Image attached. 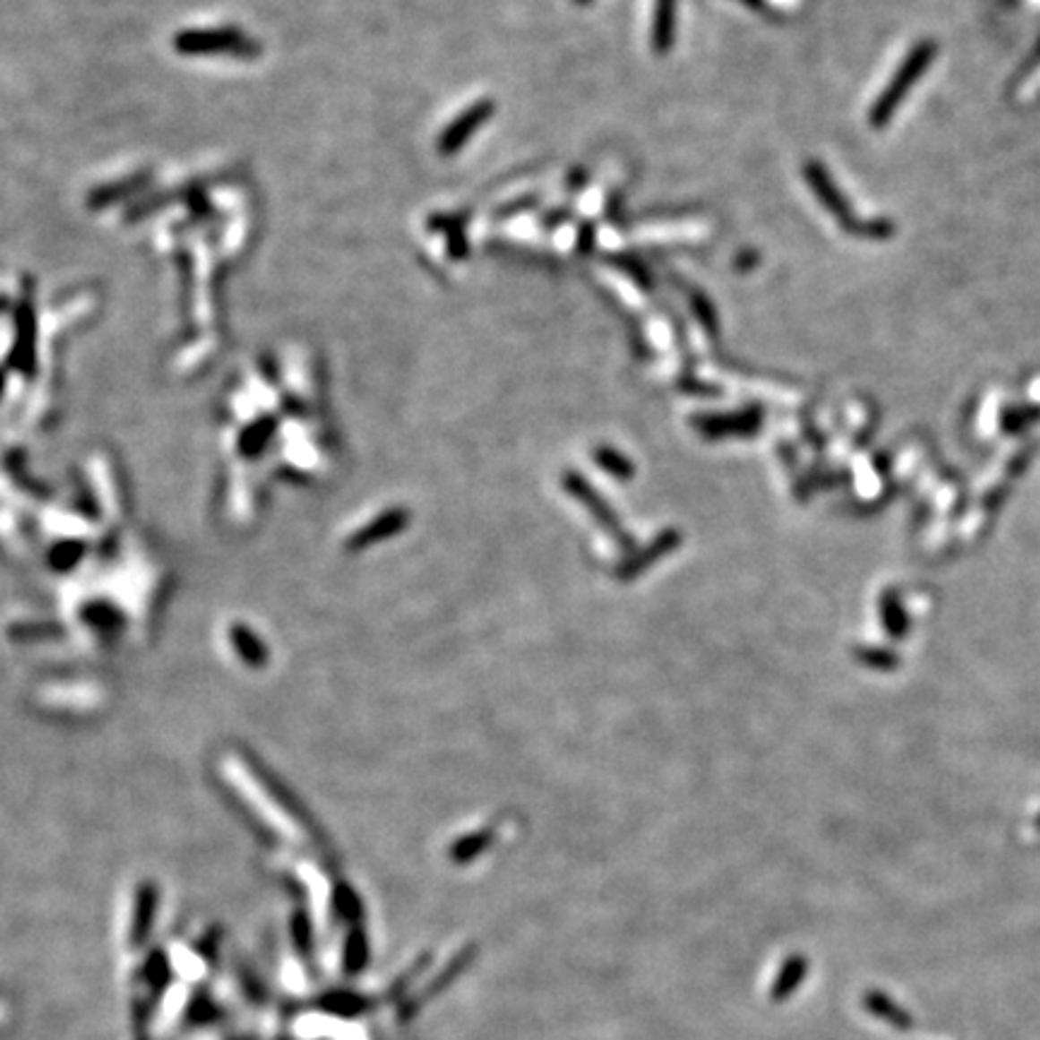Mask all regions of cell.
<instances>
[{"mask_svg":"<svg viewBox=\"0 0 1040 1040\" xmlns=\"http://www.w3.org/2000/svg\"><path fill=\"white\" fill-rule=\"evenodd\" d=\"M934 56H937V47H934L933 41H920V44L910 51L901 68L896 70L894 80L889 82V87H886L884 92L879 94V99L874 101V107H872L870 124L874 125V128H884V125L891 121V116H894V111L898 108V104H901V101L906 99V94L913 90V85L917 82V77L930 68V63L934 61Z\"/></svg>","mask_w":1040,"mask_h":1040,"instance_id":"cell-1","label":"cell"},{"mask_svg":"<svg viewBox=\"0 0 1040 1040\" xmlns=\"http://www.w3.org/2000/svg\"><path fill=\"white\" fill-rule=\"evenodd\" d=\"M492 116H494V101L482 99L477 101V104H472L465 114L458 116L453 124L443 131V135H441L439 140V152L441 154L458 152V150L472 138V133L477 131V128H482Z\"/></svg>","mask_w":1040,"mask_h":1040,"instance_id":"cell-2","label":"cell"},{"mask_svg":"<svg viewBox=\"0 0 1040 1040\" xmlns=\"http://www.w3.org/2000/svg\"><path fill=\"white\" fill-rule=\"evenodd\" d=\"M804 178H807V184L814 188V193H817V198L821 202H824V208L831 212L836 219H838L843 227H847V224H853V217H850V208L846 205V201H843V195H840V191L836 188V184L831 181V176L826 174L824 167L817 162H807L804 164Z\"/></svg>","mask_w":1040,"mask_h":1040,"instance_id":"cell-3","label":"cell"},{"mask_svg":"<svg viewBox=\"0 0 1040 1040\" xmlns=\"http://www.w3.org/2000/svg\"><path fill=\"white\" fill-rule=\"evenodd\" d=\"M154 915H157V886L142 884L135 896V915H133V933L131 944L133 947H142L147 940V934L152 930Z\"/></svg>","mask_w":1040,"mask_h":1040,"instance_id":"cell-4","label":"cell"},{"mask_svg":"<svg viewBox=\"0 0 1040 1040\" xmlns=\"http://www.w3.org/2000/svg\"><path fill=\"white\" fill-rule=\"evenodd\" d=\"M677 0H658L653 20V48L665 54L675 41V27H677Z\"/></svg>","mask_w":1040,"mask_h":1040,"instance_id":"cell-5","label":"cell"},{"mask_svg":"<svg viewBox=\"0 0 1040 1040\" xmlns=\"http://www.w3.org/2000/svg\"><path fill=\"white\" fill-rule=\"evenodd\" d=\"M864 1007L874 1014V1017H879L881 1021H886V1024L896 1026V1028H901V1031H906V1028H910L913 1026V1019H910L908 1011H903L898 1004H896L891 997H886L884 993H867L864 994Z\"/></svg>","mask_w":1040,"mask_h":1040,"instance_id":"cell-6","label":"cell"},{"mask_svg":"<svg viewBox=\"0 0 1040 1040\" xmlns=\"http://www.w3.org/2000/svg\"><path fill=\"white\" fill-rule=\"evenodd\" d=\"M807 958L804 956H790V958H786V963H783V968H780L778 978H776V983H773V990H770V997L776 1001L786 1000V997H790V994L800 987V983L804 980V976H807Z\"/></svg>","mask_w":1040,"mask_h":1040,"instance_id":"cell-7","label":"cell"},{"mask_svg":"<svg viewBox=\"0 0 1040 1040\" xmlns=\"http://www.w3.org/2000/svg\"><path fill=\"white\" fill-rule=\"evenodd\" d=\"M229 639L231 643H234V648H236V653L241 655L244 663L251 665V667H261V665H265V660H268L265 646L255 639L254 632H248L246 626H234L229 632Z\"/></svg>","mask_w":1040,"mask_h":1040,"instance_id":"cell-8","label":"cell"},{"mask_svg":"<svg viewBox=\"0 0 1040 1040\" xmlns=\"http://www.w3.org/2000/svg\"><path fill=\"white\" fill-rule=\"evenodd\" d=\"M472 956H475V947H470V949H468V951H462V954L455 956L453 963L448 966L446 971L441 973V976H436V980H434V985H429V987H426V990H424L422 994H417L415 1000H412V1010H417V1007L422 1004V1000H426L429 994L441 993V990H443V987H446L448 983H451V980H453L455 976H458V973L465 971V968H468V963L472 961ZM412 1010H409V1011H412Z\"/></svg>","mask_w":1040,"mask_h":1040,"instance_id":"cell-9","label":"cell"},{"mask_svg":"<svg viewBox=\"0 0 1040 1040\" xmlns=\"http://www.w3.org/2000/svg\"><path fill=\"white\" fill-rule=\"evenodd\" d=\"M366 956H369V949H366V940L362 937V933L357 930V933H352V937L347 940V949H345V971L347 973H357L359 968H362L364 963H366Z\"/></svg>","mask_w":1040,"mask_h":1040,"instance_id":"cell-10","label":"cell"},{"mask_svg":"<svg viewBox=\"0 0 1040 1040\" xmlns=\"http://www.w3.org/2000/svg\"><path fill=\"white\" fill-rule=\"evenodd\" d=\"M693 308H696V316H699L703 328H706V331H716L718 328L716 314H713V308H709V304H706L703 297H693Z\"/></svg>","mask_w":1040,"mask_h":1040,"instance_id":"cell-11","label":"cell"},{"mask_svg":"<svg viewBox=\"0 0 1040 1040\" xmlns=\"http://www.w3.org/2000/svg\"><path fill=\"white\" fill-rule=\"evenodd\" d=\"M294 937H297V944H299V949L304 954L311 951V927H308V923L304 917H297V923H294Z\"/></svg>","mask_w":1040,"mask_h":1040,"instance_id":"cell-12","label":"cell"}]
</instances>
